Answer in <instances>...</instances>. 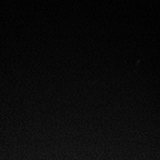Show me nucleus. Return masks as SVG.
Wrapping results in <instances>:
<instances>
[]
</instances>
